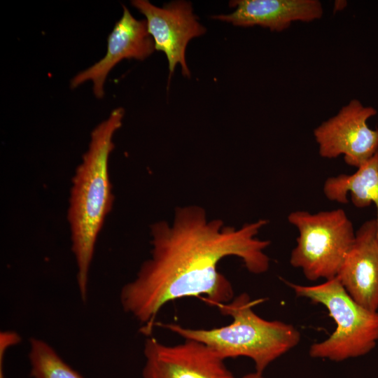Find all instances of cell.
<instances>
[{
    "label": "cell",
    "mask_w": 378,
    "mask_h": 378,
    "mask_svg": "<svg viewBox=\"0 0 378 378\" xmlns=\"http://www.w3.org/2000/svg\"><path fill=\"white\" fill-rule=\"evenodd\" d=\"M267 223L260 219L236 228L220 220H209L200 206L178 209L172 225L161 221L151 227L150 257L136 277L122 286L120 301L123 310L143 325V333L150 335L157 315L169 302L201 296L216 307L230 302L234 290L218 270V264L235 256L251 273L267 272L270 258L265 249L270 241L256 237Z\"/></svg>",
    "instance_id": "6da1fadb"
},
{
    "label": "cell",
    "mask_w": 378,
    "mask_h": 378,
    "mask_svg": "<svg viewBox=\"0 0 378 378\" xmlns=\"http://www.w3.org/2000/svg\"><path fill=\"white\" fill-rule=\"evenodd\" d=\"M124 114L122 108L113 110L92 131L88 149L72 181L67 218L83 302L88 298L89 271L96 241L113 205L108 160L114 148L113 134L121 127Z\"/></svg>",
    "instance_id": "7a4b0ae2"
},
{
    "label": "cell",
    "mask_w": 378,
    "mask_h": 378,
    "mask_svg": "<svg viewBox=\"0 0 378 378\" xmlns=\"http://www.w3.org/2000/svg\"><path fill=\"white\" fill-rule=\"evenodd\" d=\"M254 301L243 293L229 302L216 306L232 321L227 326L210 329L190 328L176 323L161 326L183 339L200 342L225 360L237 357L251 359L255 372L263 373L277 358L295 347L300 341L299 330L281 321H268L253 309Z\"/></svg>",
    "instance_id": "3957f363"
},
{
    "label": "cell",
    "mask_w": 378,
    "mask_h": 378,
    "mask_svg": "<svg viewBox=\"0 0 378 378\" xmlns=\"http://www.w3.org/2000/svg\"><path fill=\"white\" fill-rule=\"evenodd\" d=\"M287 284L298 297L324 306L336 324L328 338L310 346L312 358L340 362L363 356L376 346L378 311L369 310L354 301L337 277L313 286Z\"/></svg>",
    "instance_id": "277c9868"
},
{
    "label": "cell",
    "mask_w": 378,
    "mask_h": 378,
    "mask_svg": "<svg viewBox=\"0 0 378 378\" xmlns=\"http://www.w3.org/2000/svg\"><path fill=\"white\" fill-rule=\"evenodd\" d=\"M288 220L299 232L290 264L301 269L309 281L336 277L356 234L344 211L337 209L314 214L295 211Z\"/></svg>",
    "instance_id": "5b68a950"
},
{
    "label": "cell",
    "mask_w": 378,
    "mask_h": 378,
    "mask_svg": "<svg viewBox=\"0 0 378 378\" xmlns=\"http://www.w3.org/2000/svg\"><path fill=\"white\" fill-rule=\"evenodd\" d=\"M377 111L356 99L314 130L319 155L332 159L342 155L349 166L359 167L378 151V130L367 123Z\"/></svg>",
    "instance_id": "8992f818"
},
{
    "label": "cell",
    "mask_w": 378,
    "mask_h": 378,
    "mask_svg": "<svg viewBox=\"0 0 378 378\" xmlns=\"http://www.w3.org/2000/svg\"><path fill=\"white\" fill-rule=\"evenodd\" d=\"M167 345L146 339L143 378H236L219 357L204 344L190 339Z\"/></svg>",
    "instance_id": "52a82bcc"
},
{
    "label": "cell",
    "mask_w": 378,
    "mask_h": 378,
    "mask_svg": "<svg viewBox=\"0 0 378 378\" xmlns=\"http://www.w3.org/2000/svg\"><path fill=\"white\" fill-rule=\"evenodd\" d=\"M132 5L145 18L148 31L156 50L163 52L168 60L169 78L179 64L184 76L190 77L185 52L188 42L200 36L206 29L198 21L190 2L176 1L160 8L146 0L132 1Z\"/></svg>",
    "instance_id": "ba28073f"
},
{
    "label": "cell",
    "mask_w": 378,
    "mask_h": 378,
    "mask_svg": "<svg viewBox=\"0 0 378 378\" xmlns=\"http://www.w3.org/2000/svg\"><path fill=\"white\" fill-rule=\"evenodd\" d=\"M155 50L153 38L148 31L146 20H137L123 6L120 19L108 35L107 50L97 62L80 71L70 82L76 88L86 81L93 83V92L98 99L104 95V83L111 70L125 59L143 60Z\"/></svg>",
    "instance_id": "9c48e42d"
},
{
    "label": "cell",
    "mask_w": 378,
    "mask_h": 378,
    "mask_svg": "<svg viewBox=\"0 0 378 378\" xmlns=\"http://www.w3.org/2000/svg\"><path fill=\"white\" fill-rule=\"evenodd\" d=\"M362 307L378 309V236L376 219L363 223L355 234L336 276Z\"/></svg>",
    "instance_id": "30bf717a"
},
{
    "label": "cell",
    "mask_w": 378,
    "mask_h": 378,
    "mask_svg": "<svg viewBox=\"0 0 378 378\" xmlns=\"http://www.w3.org/2000/svg\"><path fill=\"white\" fill-rule=\"evenodd\" d=\"M234 10L211 16L239 27L260 26L272 31H282L294 22H309L323 13L318 0H236L229 3Z\"/></svg>",
    "instance_id": "8fae6325"
},
{
    "label": "cell",
    "mask_w": 378,
    "mask_h": 378,
    "mask_svg": "<svg viewBox=\"0 0 378 378\" xmlns=\"http://www.w3.org/2000/svg\"><path fill=\"white\" fill-rule=\"evenodd\" d=\"M325 196L330 201L347 203V195L356 207L374 204L377 209L378 236V151L362 164L355 173L328 178L323 185Z\"/></svg>",
    "instance_id": "7c38bea8"
},
{
    "label": "cell",
    "mask_w": 378,
    "mask_h": 378,
    "mask_svg": "<svg viewBox=\"0 0 378 378\" xmlns=\"http://www.w3.org/2000/svg\"><path fill=\"white\" fill-rule=\"evenodd\" d=\"M29 359L33 378H83L43 340H30Z\"/></svg>",
    "instance_id": "4fadbf2b"
},
{
    "label": "cell",
    "mask_w": 378,
    "mask_h": 378,
    "mask_svg": "<svg viewBox=\"0 0 378 378\" xmlns=\"http://www.w3.org/2000/svg\"><path fill=\"white\" fill-rule=\"evenodd\" d=\"M241 378H266V377L263 375V373H259L255 371L253 372L244 374Z\"/></svg>",
    "instance_id": "5bb4252c"
},
{
    "label": "cell",
    "mask_w": 378,
    "mask_h": 378,
    "mask_svg": "<svg viewBox=\"0 0 378 378\" xmlns=\"http://www.w3.org/2000/svg\"><path fill=\"white\" fill-rule=\"evenodd\" d=\"M335 4H337V5H339L338 7L334 8H335L334 10H335V11L344 8V5H346V1H336L335 2Z\"/></svg>",
    "instance_id": "9a60e30c"
}]
</instances>
